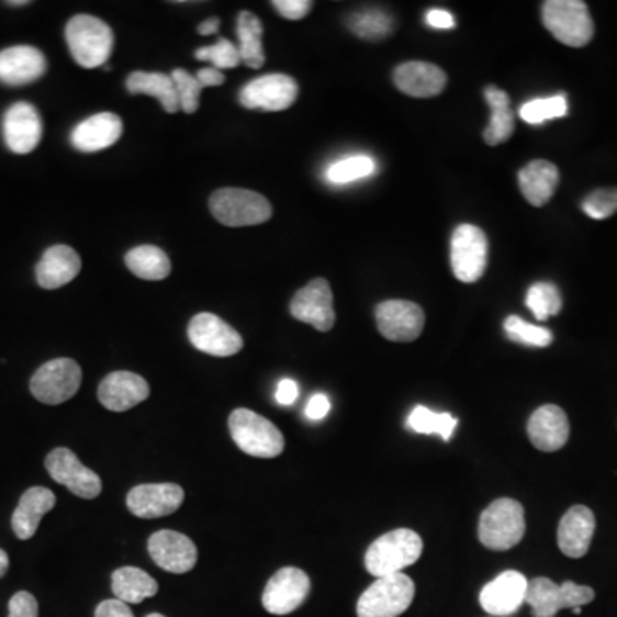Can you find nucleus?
Here are the masks:
<instances>
[{"label": "nucleus", "mask_w": 617, "mask_h": 617, "mask_svg": "<svg viewBox=\"0 0 617 617\" xmlns=\"http://www.w3.org/2000/svg\"><path fill=\"white\" fill-rule=\"evenodd\" d=\"M424 542L417 531L411 528L391 530L369 546L366 552V570L383 579L390 574L402 573L405 568L417 563L423 556Z\"/></svg>", "instance_id": "obj_1"}, {"label": "nucleus", "mask_w": 617, "mask_h": 617, "mask_svg": "<svg viewBox=\"0 0 617 617\" xmlns=\"http://www.w3.org/2000/svg\"><path fill=\"white\" fill-rule=\"evenodd\" d=\"M66 42L76 63L93 69L110 59L114 48V32L105 21L78 14L67 23Z\"/></svg>", "instance_id": "obj_2"}, {"label": "nucleus", "mask_w": 617, "mask_h": 617, "mask_svg": "<svg viewBox=\"0 0 617 617\" xmlns=\"http://www.w3.org/2000/svg\"><path fill=\"white\" fill-rule=\"evenodd\" d=\"M525 509L518 501L501 497L489 504L479 520V540L491 551H508L525 536Z\"/></svg>", "instance_id": "obj_3"}, {"label": "nucleus", "mask_w": 617, "mask_h": 617, "mask_svg": "<svg viewBox=\"0 0 617 617\" xmlns=\"http://www.w3.org/2000/svg\"><path fill=\"white\" fill-rule=\"evenodd\" d=\"M232 439L246 455L274 458L285 450V439L273 423L249 408H237L228 418Z\"/></svg>", "instance_id": "obj_4"}, {"label": "nucleus", "mask_w": 617, "mask_h": 617, "mask_svg": "<svg viewBox=\"0 0 617 617\" xmlns=\"http://www.w3.org/2000/svg\"><path fill=\"white\" fill-rule=\"evenodd\" d=\"M543 26L568 47L582 48L594 38V21L582 0H549L542 5Z\"/></svg>", "instance_id": "obj_5"}, {"label": "nucleus", "mask_w": 617, "mask_h": 617, "mask_svg": "<svg viewBox=\"0 0 617 617\" xmlns=\"http://www.w3.org/2000/svg\"><path fill=\"white\" fill-rule=\"evenodd\" d=\"M213 216L225 227H253L268 222L273 207L265 195L247 189L225 188L213 192L210 198Z\"/></svg>", "instance_id": "obj_6"}, {"label": "nucleus", "mask_w": 617, "mask_h": 617, "mask_svg": "<svg viewBox=\"0 0 617 617\" xmlns=\"http://www.w3.org/2000/svg\"><path fill=\"white\" fill-rule=\"evenodd\" d=\"M415 583L405 573L375 579L357 602L359 617H399L412 606Z\"/></svg>", "instance_id": "obj_7"}, {"label": "nucleus", "mask_w": 617, "mask_h": 617, "mask_svg": "<svg viewBox=\"0 0 617 617\" xmlns=\"http://www.w3.org/2000/svg\"><path fill=\"white\" fill-rule=\"evenodd\" d=\"M595 598L594 588L576 585L574 582H564L563 585L552 580L534 579L528 582L525 604L531 607L534 617H556L561 609H576L586 606Z\"/></svg>", "instance_id": "obj_8"}, {"label": "nucleus", "mask_w": 617, "mask_h": 617, "mask_svg": "<svg viewBox=\"0 0 617 617\" xmlns=\"http://www.w3.org/2000/svg\"><path fill=\"white\" fill-rule=\"evenodd\" d=\"M487 255V235L482 228L463 223L451 235V270L461 283H475L484 277Z\"/></svg>", "instance_id": "obj_9"}, {"label": "nucleus", "mask_w": 617, "mask_h": 617, "mask_svg": "<svg viewBox=\"0 0 617 617\" xmlns=\"http://www.w3.org/2000/svg\"><path fill=\"white\" fill-rule=\"evenodd\" d=\"M82 371L72 359H55L33 374L30 390L45 405H60L71 400L81 388Z\"/></svg>", "instance_id": "obj_10"}, {"label": "nucleus", "mask_w": 617, "mask_h": 617, "mask_svg": "<svg viewBox=\"0 0 617 617\" xmlns=\"http://www.w3.org/2000/svg\"><path fill=\"white\" fill-rule=\"evenodd\" d=\"M188 335L194 348L207 356L231 357L240 352L244 347L243 336L222 317L212 313H201L192 317Z\"/></svg>", "instance_id": "obj_11"}, {"label": "nucleus", "mask_w": 617, "mask_h": 617, "mask_svg": "<svg viewBox=\"0 0 617 617\" xmlns=\"http://www.w3.org/2000/svg\"><path fill=\"white\" fill-rule=\"evenodd\" d=\"M299 85L287 75H266L253 79L240 90L238 100L246 109L282 112L298 100Z\"/></svg>", "instance_id": "obj_12"}, {"label": "nucleus", "mask_w": 617, "mask_h": 617, "mask_svg": "<svg viewBox=\"0 0 617 617\" xmlns=\"http://www.w3.org/2000/svg\"><path fill=\"white\" fill-rule=\"evenodd\" d=\"M375 323L386 340L408 344L423 333L426 314L415 302L384 301L375 307Z\"/></svg>", "instance_id": "obj_13"}, {"label": "nucleus", "mask_w": 617, "mask_h": 617, "mask_svg": "<svg viewBox=\"0 0 617 617\" xmlns=\"http://www.w3.org/2000/svg\"><path fill=\"white\" fill-rule=\"evenodd\" d=\"M45 467L52 479L66 485L72 494L82 500H94L102 493V479L82 465L81 460L67 448H57L45 458Z\"/></svg>", "instance_id": "obj_14"}, {"label": "nucleus", "mask_w": 617, "mask_h": 617, "mask_svg": "<svg viewBox=\"0 0 617 617\" xmlns=\"http://www.w3.org/2000/svg\"><path fill=\"white\" fill-rule=\"evenodd\" d=\"M311 592V580L299 568H282L266 583L262 606L274 616H287L304 604Z\"/></svg>", "instance_id": "obj_15"}, {"label": "nucleus", "mask_w": 617, "mask_h": 617, "mask_svg": "<svg viewBox=\"0 0 617 617\" xmlns=\"http://www.w3.org/2000/svg\"><path fill=\"white\" fill-rule=\"evenodd\" d=\"M290 314L302 323L314 326L317 332H329L335 326L333 292L325 278H314L299 290L290 302Z\"/></svg>", "instance_id": "obj_16"}, {"label": "nucleus", "mask_w": 617, "mask_h": 617, "mask_svg": "<svg viewBox=\"0 0 617 617\" xmlns=\"http://www.w3.org/2000/svg\"><path fill=\"white\" fill-rule=\"evenodd\" d=\"M2 133L8 148L16 155L32 153L42 142L44 125L38 110L32 103L20 102L9 106L2 121Z\"/></svg>", "instance_id": "obj_17"}, {"label": "nucleus", "mask_w": 617, "mask_h": 617, "mask_svg": "<svg viewBox=\"0 0 617 617\" xmlns=\"http://www.w3.org/2000/svg\"><path fill=\"white\" fill-rule=\"evenodd\" d=\"M148 551L153 561L168 573L184 574L198 563V549L184 534L160 530L148 540Z\"/></svg>", "instance_id": "obj_18"}, {"label": "nucleus", "mask_w": 617, "mask_h": 617, "mask_svg": "<svg viewBox=\"0 0 617 617\" xmlns=\"http://www.w3.org/2000/svg\"><path fill=\"white\" fill-rule=\"evenodd\" d=\"M528 580L520 571H504L489 582L479 595L482 609L491 616H512L525 604Z\"/></svg>", "instance_id": "obj_19"}, {"label": "nucleus", "mask_w": 617, "mask_h": 617, "mask_svg": "<svg viewBox=\"0 0 617 617\" xmlns=\"http://www.w3.org/2000/svg\"><path fill=\"white\" fill-rule=\"evenodd\" d=\"M184 503V491L177 484H143L131 489L127 508L139 518L172 515Z\"/></svg>", "instance_id": "obj_20"}, {"label": "nucleus", "mask_w": 617, "mask_h": 617, "mask_svg": "<svg viewBox=\"0 0 617 617\" xmlns=\"http://www.w3.org/2000/svg\"><path fill=\"white\" fill-rule=\"evenodd\" d=\"M45 72H47V59L38 48L18 45L0 52V82L5 87L32 85Z\"/></svg>", "instance_id": "obj_21"}, {"label": "nucleus", "mask_w": 617, "mask_h": 617, "mask_svg": "<svg viewBox=\"0 0 617 617\" xmlns=\"http://www.w3.org/2000/svg\"><path fill=\"white\" fill-rule=\"evenodd\" d=\"M527 433L537 450L546 453L561 450L570 439V420L566 412L558 405L540 406L528 418Z\"/></svg>", "instance_id": "obj_22"}, {"label": "nucleus", "mask_w": 617, "mask_h": 617, "mask_svg": "<svg viewBox=\"0 0 617 617\" xmlns=\"http://www.w3.org/2000/svg\"><path fill=\"white\" fill-rule=\"evenodd\" d=\"M148 396L149 384L145 378L130 371L112 372L98 386V400L112 412L131 411Z\"/></svg>", "instance_id": "obj_23"}, {"label": "nucleus", "mask_w": 617, "mask_h": 617, "mask_svg": "<svg viewBox=\"0 0 617 617\" xmlns=\"http://www.w3.org/2000/svg\"><path fill=\"white\" fill-rule=\"evenodd\" d=\"M595 516L591 508L576 504L564 513L558 527V546L568 558L580 559L591 549Z\"/></svg>", "instance_id": "obj_24"}, {"label": "nucleus", "mask_w": 617, "mask_h": 617, "mask_svg": "<svg viewBox=\"0 0 617 617\" xmlns=\"http://www.w3.org/2000/svg\"><path fill=\"white\" fill-rule=\"evenodd\" d=\"M393 82L402 93L414 98H433L442 93L448 76L441 67L423 60L402 64L393 72Z\"/></svg>", "instance_id": "obj_25"}, {"label": "nucleus", "mask_w": 617, "mask_h": 617, "mask_svg": "<svg viewBox=\"0 0 617 617\" xmlns=\"http://www.w3.org/2000/svg\"><path fill=\"white\" fill-rule=\"evenodd\" d=\"M81 271V258L72 247L52 246L36 265V282L42 289L55 290L71 283Z\"/></svg>", "instance_id": "obj_26"}, {"label": "nucleus", "mask_w": 617, "mask_h": 617, "mask_svg": "<svg viewBox=\"0 0 617 617\" xmlns=\"http://www.w3.org/2000/svg\"><path fill=\"white\" fill-rule=\"evenodd\" d=\"M121 117L115 114H97L76 125L71 134V143L76 149L82 153H94L100 149L110 148L121 139Z\"/></svg>", "instance_id": "obj_27"}, {"label": "nucleus", "mask_w": 617, "mask_h": 617, "mask_svg": "<svg viewBox=\"0 0 617 617\" xmlns=\"http://www.w3.org/2000/svg\"><path fill=\"white\" fill-rule=\"evenodd\" d=\"M55 503L57 500L51 489H27L26 493L21 496L18 508L12 513V530L16 534L18 539H32L38 530L40 521L51 509H54Z\"/></svg>", "instance_id": "obj_28"}, {"label": "nucleus", "mask_w": 617, "mask_h": 617, "mask_svg": "<svg viewBox=\"0 0 617 617\" xmlns=\"http://www.w3.org/2000/svg\"><path fill=\"white\" fill-rule=\"evenodd\" d=\"M521 194L531 206H543L554 195L559 184V170L547 160H534L518 173Z\"/></svg>", "instance_id": "obj_29"}, {"label": "nucleus", "mask_w": 617, "mask_h": 617, "mask_svg": "<svg viewBox=\"0 0 617 617\" xmlns=\"http://www.w3.org/2000/svg\"><path fill=\"white\" fill-rule=\"evenodd\" d=\"M485 102L491 106V121L484 131V139L489 146H497L508 142L515 133V115L509 106L508 93L496 87H487L484 91Z\"/></svg>", "instance_id": "obj_30"}, {"label": "nucleus", "mask_w": 617, "mask_h": 617, "mask_svg": "<svg viewBox=\"0 0 617 617\" xmlns=\"http://www.w3.org/2000/svg\"><path fill=\"white\" fill-rule=\"evenodd\" d=\"M125 88L131 94H149L158 98L168 114L179 112V97H177L176 82L172 76L161 75V72L136 71L130 75L125 81Z\"/></svg>", "instance_id": "obj_31"}, {"label": "nucleus", "mask_w": 617, "mask_h": 617, "mask_svg": "<svg viewBox=\"0 0 617 617\" xmlns=\"http://www.w3.org/2000/svg\"><path fill=\"white\" fill-rule=\"evenodd\" d=\"M112 592L125 604H142L158 594V583L139 568L125 566L112 574Z\"/></svg>", "instance_id": "obj_32"}, {"label": "nucleus", "mask_w": 617, "mask_h": 617, "mask_svg": "<svg viewBox=\"0 0 617 617\" xmlns=\"http://www.w3.org/2000/svg\"><path fill=\"white\" fill-rule=\"evenodd\" d=\"M238 54L240 60L250 69L265 66V48H262V23L256 14L243 11L237 18Z\"/></svg>", "instance_id": "obj_33"}, {"label": "nucleus", "mask_w": 617, "mask_h": 617, "mask_svg": "<svg viewBox=\"0 0 617 617\" xmlns=\"http://www.w3.org/2000/svg\"><path fill=\"white\" fill-rule=\"evenodd\" d=\"M125 265L130 268L131 273L142 280H148V282L164 280L172 271L170 259L157 246L134 247L125 255Z\"/></svg>", "instance_id": "obj_34"}, {"label": "nucleus", "mask_w": 617, "mask_h": 617, "mask_svg": "<svg viewBox=\"0 0 617 617\" xmlns=\"http://www.w3.org/2000/svg\"><path fill=\"white\" fill-rule=\"evenodd\" d=\"M347 26L350 32L356 33L359 38L383 40L393 32V20L390 14L380 9H368V11L354 12L347 18Z\"/></svg>", "instance_id": "obj_35"}, {"label": "nucleus", "mask_w": 617, "mask_h": 617, "mask_svg": "<svg viewBox=\"0 0 617 617\" xmlns=\"http://www.w3.org/2000/svg\"><path fill=\"white\" fill-rule=\"evenodd\" d=\"M458 418L448 412L436 414L429 411L427 406H415L411 417L406 420V427L418 434H439L445 441H450L453 436L455 427H457Z\"/></svg>", "instance_id": "obj_36"}, {"label": "nucleus", "mask_w": 617, "mask_h": 617, "mask_svg": "<svg viewBox=\"0 0 617 617\" xmlns=\"http://www.w3.org/2000/svg\"><path fill=\"white\" fill-rule=\"evenodd\" d=\"M527 307L539 321L549 319L558 316L563 307V299L559 293L558 287L549 282H539L531 285L527 292Z\"/></svg>", "instance_id": "obj_37"}, {"label": "nucleus", "mask_w": 617, "mask_h": 617, "mask_svg": "<svg viewBox=\"0 0 617 617\" xmlns=\"http://www.w3.org/2000/svg\"><path fill=\"white\" fill-rule=\"evenodd\" d=\"M375 172V164L371 157L356 155V157L344 158L329 165L326 170V179L335 186L350 184L354 180L363 179Z\"/></svg>", "instance_id": "obj_38"}, {"label": "nucleus", "mask_w": 617, "mask_h": 617, "mask_svg": "<svg viewBox=\"0 0 617 617\" xmlns=\"http://www.w3.org/2000/svg\"><path fill=\"white\" fill-rule=\"evenodd\" d=\"M504 332L508 335L509 340L527 345V347L546 348L554 340V336L549 329L530 325L518 316L506 317Z\"/></svg>", "instance_id": "obj_39"}, {"label": "nucleus", "mask_w": 617, "mask_h": 617, "mask_svg": "<svg viewBox=\"0 0 617 617\" xmlns=\"http://www.w3.org/2000/svg\"><path fill=\"white\" fill-rule=\"evenodd\" d=\"M568 114V102L564 94L551 98H537L525 103L520 109L521 121L527 124L539 125L551 119H561Z\"/></svg>", "instance_id": "obj_40"}, {"label": "nucleus", "mask_w": 617, "mask_h": 617, "mask_svg": "<svg viewBox=\"0 0 617 617\" xmlns=\"http://www.w3.org/2000/svg\"><path fill=\"white\" fill-rule=\"evenodd\" d=\"M170 76H172L173 82H176L180 110H184L186 114H194L198 106H200L201 91L204 90L200 79L189 75L186 69H176Z\"/></svg>", "instance_id": "obj_41"}, {"label": "nucleus", "mask_w": 617, "mask_h": 617, "mask_svg": "<svg viewBox=\"0 0 617 617\" xmlns=\"http://www.w3.org/2000/svg\"><path fill=\"white\" fill-rule=\"evenodd\" d=\"M195 59L212 63L218 71L234 69L238 64H243L238 47H235L227 38H220L218 44L212 45V47H201L195 52Z\"/></svg>", "instance_id": "obj_42"}, {"label": "nucleus", "mask_w": 617, "mask_h": 617, "mask_svg": "<svg viewBox=\"0 0 617 617\" xmlns=\"http://www.w3.org/2000/svg\"><path fill=\"white\" fill-rule=\"evenodd\" d=\"M583 212L594 220H606L617 212V188L598 189L586 195L582 204Z\"/></svg>", "instance_id": "obj_43"}, {"label": "nucleus", "mask_w": 617, "mask_h": 617, "mask_svg": "<svg viewBox=\"0 0 617 617\" xmlns=\"http://www.w3.org/2000/svg\"><path fill=\"white\" fill-rule=\"evenodd\" d=\"M9 617H38V602L30 592H18L9 601Z\"/></svg>", "instance_id": "obj_44"}, {"label": "nucleus", "mask_w": 617, "mask_h": 617, "mask_svg": "<svg viewBox=\"0 0 617 617\" xmlns=\"http://www.w3.org/2000/svg\"><path fill=\"white\" fill-rule=\"evenodd\" d=\"M273 8L285 20L299 21L307 16L311 9H313V2H308V0H274Z\"/></svg>", "instance_id": "obj_45"}, {"label": "nucleus", "mask_w": 617, "mask_h": 617, "mask_svg": "<svg viewBox=\"0 0 617 617\" xmlns=\"http://www.w3.org/2000/svg\"><path fill=\"white\" fill-rule=\"evenodd\" d=\"M329 411H332V402H329L328 396L317 393L308 400L307 406H305V417L308 420H323L329 414Z\"/></svg>", "instance_id": "obj_46"}, {"label": "nucleus", "mask_w": 617, "mask_h": 617, "mask_svg": "<svg viewBox=\"0 0 617 617\" xmlns=\"http://www.w3.org/2000/svg\"><path fill=\"white\" fill-rule=\"evenodd\" d=\"M94 617H134L131 613L130 606L125 602L119 601V598H110V601H103L100 606L97 607V613Z\"/></svg>", "instance_id": "obj_47"}, {"label": "nucleus", "mask_w": 617, "mask_h": 617, "mask_svg": "<svg viewBox=\"0 0 617 617\" xmlns=\"http://www.w3.org/2000/svg\"><path fill=\"white\" fill-rule=\"evenodd\" d=\"M299 399V384L293 380L280 381L277 386V393H274V400H277L278 405L289 406L295 403Z\"/></svg>", "instance_id": "obj_48"}, {"label": "nucleus", "mask_w": 617, "mask_h": 617, "mask_svg": "<svg viewBox=\"0 0 617 617\" xmlns=\"http://www.w3.org/2000/svg\"><path fill=\"white\" fill-rule=\"evenodd\" d=\"M427 24L436 30H451L457 26L453 14L445 9H430L426 16Z\"/></svg>", "instance_id": "obj_49"}, {"label": "nucleus", "mask_w": 617, "mask_h": 617, "mask_svg": "<svg viewBox=\"0 0 617 617\" xmlns=\"http://www.w3.org/2000/svg\"><path fill=\"white\" fill-rule=\"evenodd\" d=\"M195 78L200 79L203 88L220 87V85L225 82V76H223L222 71L215 69V67H204V69H201V71L195 75Z\"/></svg>", "instance_id": "obj_50"}, {"label": "nucleus", "mask_w": 617, "mask_h": 617, "mask_svg": "<svg viewBox=\"0 0 617 617\" xmlns=\"http://www.w3.org/2000/svg\"><path fill=\"white\" fill-rule=\"evenodd\" d=\"M220 30L218 18H210V20L203 21V23L198 26V32L200 35H215Z\"/></svg>", "instance_id": "obj_51"}, {"label": "nucleus", "mask_w": 617, "mask_h": 617, "mask_svg": "<svg viewBox=\"0 0 617 617\" xmlns=\"http://www.w3.org/2000/svg\"><path fill=\"white\" fill-rule=\"evenodd\" d=\"M9 570V556L4 549H0V579L8 573Z\"/></svg>", "instance_id": "obj_52"}, {"label": "nucleus", "mask_w": 617, "mask_h": 617, "mask_svg": "<svg viewBox=\"0 0 617 617\" xmlns=\"http://www.w3.org/2000/svg\"><path fill=\"white\" fill-rule=\"evenodd\" d=\"M5 4L11 5V8H21V5H27L30 2L27 0H11V2H5Z\"/></svg>", "instance_id": "obj_53"}, {"label": "nucleus", "mask_w": 617, "mask_h": 617, "mask_svg": "<svg viewBox=\"0 0 617 617\" xmlns=\"http://www.w3.org/2000/svg\"><path fill=\"white\" fill-rule=\"evenodd\" d=\"M146 617H165V616H161V614H149V616Z\"/></svg>", "instance_id": "obj_54"}]
</instances>
